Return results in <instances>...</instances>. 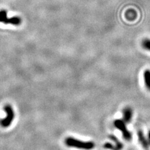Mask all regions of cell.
Instances as JSON below:
<instances>
[{
    "label": "cell",
    "mask_w": 150,
    "mask_h": 150,
    "mask_svg": "<svg viewBox=\"0 0 150 150\" xmlns=\"http://www.w3.org/2000/svg\"><path fill=\"white\" fill-rule=\"evenodd\" d=\"M64 143L68 147L84 150H91L95 146L93 142H84L73 137H68L65 139Z\"/></svg>",
    "instance_id": "cell-1"
},
{
    "label": "cell",
    "mask_w": 150,
    "mask_h": 150,
    "mask_svg": "<svg viewBox=\"0 0 150 150\" xmlns=\"http://www.w3.org/2000/svg\"><path fill=\"white\" fill-rule=\"evenodd\" d=\"M4 110L6 112V116L0 120V125L3 128H8L10 126L15 118V112L10 105H6L4 107Z\"/></svg>",
    "instance_id": "cell-2"
},
{
    "label": "cell",
    "mask_w": 150,
    "mask_h": 150,
    "mask_svg": "<svg viewBox=\"0 0 150 150\" xmlns=\"http://www.w3.org/2000/svg\"><path fill=\"white\" fill-rule=\"evenodd\" d=\"M113 124L115 127L122 133L123 137L125 140L127 141V142H130L132 139V133L127 128L126 123L123 121V120H116L114 121Z\"/></svg>",
    "instance_id": "cell-3"
},
{
    "label": "cell",
    "mask_w": 150,
    "mask_h": 150,
    "mask_svg": "<svg viewBox=\"0 0 150 150\" xmlns=\"http://www.w3.org/2000/svg\"><path fill=\"white\" fill-rule=\"evenodd\" d=\"M0 22L4 24H11L15 26H18L21 23V19L18 16L8 18L7 17V12L2 9L0 11Z\"/></svg>",
    "instance_id": "cell-4"
},
{
    "label": "cell",
    "mask_w": 150,
    "mask_h": 150,
    "mask_svg": "<svg viewBox=\"0 0 150 150\" xmlns=\"http://www.w3.org/2000/svg\"><path fill=\"white\" fill-rule=\"evenodd\" d=\"M138 138L139 142L142 144L143 148L146 150H149L150 144L148 142V139L145 137L144 133L142 130H139L138 132Z\"/></svg>",
    "instance_id": "cell-5"
},
{
    "label": "cell",
    "mask_w": 150,
    "mask_h": 150,
    "mask_svg": "<svg viewBox=\"0 0 150 150\" xmlns=\"http://www.w3.org/2000/svg\"><path fill=\"white\" fill-rule=\"evenodd\" d=\"M133 110L130 107H126L123 111V120L126 124L130 123L133 118Z\"/></svg>",
    "instance_id": "cell-6"
},
{
    "label": "cell",
    "mask_w": 150,
    "mask_h": 150,
    "mask_svg": "<svg viewBox=\"0 0 150 150\" xmlns=\"http://www.w3.org/2000/svg\"><path fill=\"white\" fill-rule=\"evenodd\" d=\"M143 78L145 86L150 91V69H146L143 73Z\"/></svg>",
    "instance_id": "cell-7"
},
{
    "label": "cell",
    "mask_w": 150,
    "mask_h": 150,
    "mask_svg": "<svg viewBox=\"0 0 150 150\" xmlns=\"http://www.w3.org/2000/svg\"><path fill=\"white\" fill-rule=\"evenodd\" d=\"M110 139H111L112 142L115 143V146L116 148V150H121L123 148V144L115 136L111 134L109 136Z\"/></svg>",
    "instance_id": "cell-8"
},
{
    "label": "cell",
    "mask_w": 150,
    "mask_h": 150,
    "mask_svg": "<svg viewBox=\"0 0 150 150\" xmlns=\"http://www.w3.org/2000/svg\"><path fill=\"white\" fill-rule=\"evenodd\" d=\"M142 46L143 48L148 51H150V39L145 38L142 41Z\"/></svg>",
    "instance_id": "cell-9"
},
{
    "label": "cell",
    "mask_w": 150,
    "mask_h": 150,
    "mask_svg": "<svg viewBox=\"0 0 150 150\" xmlns=\"http://www.w3.org/2000/svg\"><path fill=\"white\" fill-rule=\"evenodd\" d=\"M103 147H104L106 149H108L116 150V148H115V144H111L110 143H106L104 144V146H103Z\"/></svg>",
    "instance_id": "cell-10"
},
{
    "label": "cell",
    "mask_w": 150,
    "mask_h": 150,
    "mask_svg": "<svg viewBox=\"0 0 150 150\" xmlns=\"http://www.w3.org/2000/svg\"><path fill=\"white\" fill-rule=\"evenodd\" d=\"M148 142H149V144H150V130L148 131Z\"/></svg>",
    "instance_id": "cell-11"
}]
</instances>
